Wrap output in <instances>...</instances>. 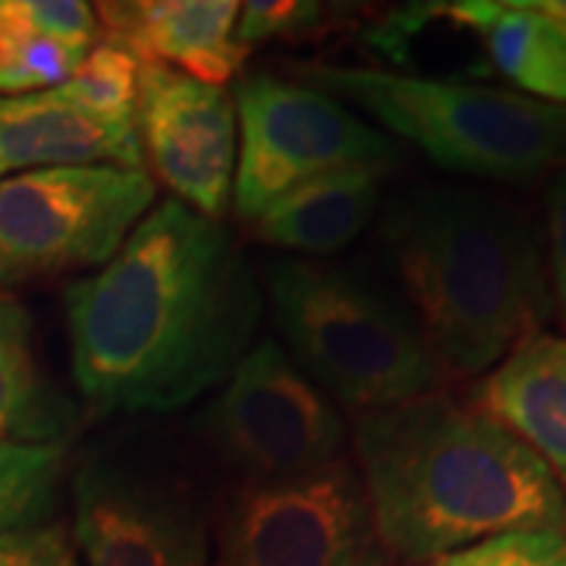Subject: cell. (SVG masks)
<instances>
[{
  "instance_id": "cell-1",
  "label": "cell",
  "mask_w": 566,
  "mask_h": 566,
  "mask_svg": "<svg viewBox=\"0 0 566 566\" xmlns=\"http://www.w3.org/2000/svg\"><path fill=\"white\" fill-rule=\"evenodd\" d=\"M73 381L98 412H174L223 385L262 290L221 221L164 199L102 271L63 290Z\"/></svg>"
},
{
  "instance_id": "cell-2",
  "label": "cell",
  "mask_w": 566,
  "mask_h": 566,
  "mask_svg": "<svg viewBox=\"0 0 566 566\" xmlns=\"http://www.w3.org/2000/svg\"><path fill=\"white\" fill-rule=\"evenodd\" d=\"M353 450L394 564L428 566L504 532L566 528V494L547 465L441 390L359 412Z\"/></svg>"
},
{
  "instance_id": "cell-3",
  "label": "cell",
  "mask_w": 566,
  "mask_h": 566,
  "mask_svg": "<svg viewBox=\"0 0 566 566\" xmlns=\"http://www.w3.org/2000/svg\"><path fill=\"white\" fill-rule=\"evenodd\" d=\"M381 243L450 375H488L554 308L542 237L504 199L457 186L412 189L387 208Z\"/></svg>"
},
{
  "instance_id": "cell-4",
  "label": "cell",
  "mask_w": 566,
  "mask_h": 566,
  "mask_svg": "<svg viewBox=\"0 0 566 566\" xmlns=\"http://www.w3.org/2000/svg\"><path fill=\"white\" fill-rule=\"evenodd\" d=\"M296 76L353 104L453 174L526 182L566 167V104L513 88L428 80L394 70L300 63Z\"/></svg>"
},
{
  "instance_id": "cell-5",
  "label": "cell",
  "mask_w": 566,
  "mask_h": 566,
  "mask_svg": "<svg viewBox=\"0 0 566 566\" xmlns=\"http://www.w3.org/2000/svg\"><path fill=\"white\" fill-rule=\"evenodd\" d=\"M268 296L293 363L340 403L371 412L444 385L416 315L359 271L283 255L268 264Z\"/></svg>"
},
{
  "instance_id": "cell-6",
  "label": "cell",
  "mask_w": 566,
  "mask_h": 566,
  "mask_svg": "<svg viewBox=\"0 0 566 566\" xmlns=\"http://www.w3.org/2000/svg\"><path fill=\"white\" fill-rule=\"evenodd\" d=\"M148 170L48 167L0 180V293L107 264L155 208Z\"/></svg>"
},
{
  "instance_id": "cell-7",
  "label": "cell",
  "mask_w": 566,
  "mask_h": 566,
  "mask_svg": "<svg viewBox=\"0 0 566 566\" xmlns=\"http://www.w3.org/2000/svg\"><path fill=\"white\" fill-rule=\"evenodd\" d=\"M237 174L233 196L240 221L255 223L296 186L346 170H390L397 145L349 107L303 82L255 73L237 82Z\"/></svg>"
},
{
  "instance_id": "cell-8",
  "label": "cell",
  "mask_w": 566,
  "mask_h": 566,
  "mask_svg": "<svg viewBox=\"0 0 566 566\" xmlns=\"http://www.w3.org/2000/svg\"><path fill=\"white\" fill-rule=\"evenodd\" d=\"M211 566H394L349 460L243 482L223 506Z\"/></svg>"
},
{
  "instance_id": "cell-9",
  "label": "cell",
  "mask_w": 566,
  "mask_h": 566,
  "mask_svg": "<svg viewBox=\"0 0 566 566\" xmlns=\"http://www.w3.org/2000/svg\"><path fill=\"white\" fill-rule=\"evenodd\" d=\"M205 441L243 482H277L344 460V416L274 340L249 346L202 416Z\"/></svg>"
},
{
  "instance_id": "cell-10",
  "label": "cell",
  "mask_w": 566,
  "mask_h": 566,
  "mask_svg": "<svg viewBox=\"0 0 566 566\" xmlns=\"http://www.w3.org/2000/svg\"><path fill=\"white\" fill-rule=\"evenodd\" d=\"M85 566H208V520L192 485L139 447H98L73 475Z\"/></svg>"
},
{
  "instance_id": "cell-11",
  "label": "cell",
  "mask_w": 566,
  "mask_h": 566,
  "mask_svg": "<svg viewBox=\"0 0 566 566\" xmlns=\"http://www.w3.org/2000/svg\"><path fill=\"white\" fill-rule=\"evenodd\" d=\"M133 123L142 161L170 189V199L221 221L233 196L240 142L233 95L174 66L145 63L139 66Z\"/></svg>"
},
{
  "instance_id": "cell-12",
  "label": "cell",
  "mask_w": 566,
  "mask_h": 566,
  "mask_svg": "<svg viewBox=\"0 0 566 566\" xmlns=\"http://www.w3.org/2000/svg\"><path fill=\"white\" fill-rule=\"evenodd\" d=\"M95 17L98 39L142 66L161 63L211 85L233 80L249 54L233 39L240 17L233 0H120L98 3Z\"/></svg>"
},
{
  "instance_id": "cell-13",
  "label": "cell",
  "mask_w": 566,
  "mask_h": 566,
  "mask_svg": "<svg viewBox=\"0 0 566 566\" xmlns=\"http://www.w3.org/2000/svg\"><path fill=\"white\" fill-rule=\"evenodd\" d=\"M92 164L145 170L136 126L102 120L54 88L0 98V177Z\"/></svg>"
},
{
  "instance_id": "cell-14",
  "label": "cell",
  "mask_w": 566,
  "mask_h": 566,
  "mask_svg": "<svg viewBox=\"0 0 566 566\" xmlns=\"http://www.w3.org/2000/svg\"><path fill=\"white\" fill-rule=\"evenodd\" d=\"M472 406L516 434L566 494V337L532 334L475 385Z\"/></svg>"
},
{
  "instance_id": "cell-15",
  "label": "cell",
  "mask_w": 566,
  "mask_h": 566,
  "mask_svg": "<svg viewBox=\"0 0 566 566\" xmlns=\"http://www.w3.org/2000/svg\"><path fill=\"white\" fill-rule=\"evenodd\" d=\"M438 20L482 44L491 66L535 102L566 104V22L538 0L431 3Z\"/></svg>"
},
{
  "instance_id": "cell-16",
  "label": "cell",
  "mask_w": 566,
  "mask_h": 566,
  "mask_svg": "<svg viewBox=\"0 0 566 566\" xmlns=\"http://www.w3.org/2000/svg\"><path fill=\"white\" fill-rule=\"evenodd\" d=\"M378 167H346L296 186L252 223L268 245L300 255H331L359 240L381 202Z\"/></svg>"
},
{
  "instance_id": "cell-17",
  "label": "cell",
  "mask_w": 566,
  "mask_h": 566,
  "mask_svg": "<svg viewBox=\"0 0 566 566\" xmlns=\"http://www.w3.org/2000/svg\"><path fill=\"white\" fill-rule=\"evenodd\" d=\"M76 419V406L41 371L29 308L0 293V438L66 444Z\"/></svg>"
},
{
  "instance_id": "cell-18",
  "label": "cell",
  "mask_w": 566,
  "mask_h": 566,
  "mask_svg": "<svg viewBox=\"0 0 566 566\" xmlns=\"http://www.w3.org/2000/svg\"><path fill=\"white\" fill-rule=\"evenodd\" d=\"M66 444H25L0 438V535L48 523L57 504Z\"/></svg>"
},
{
  "instance_id": "cell-19",
  "label": "cell",
  "mask_w": 566,
  "mask_h": 566,
  "mask_svg": "<svg viewBox=\"0 0 566 566\" xmlns=\"http://www.w3.org/2000/svg\"><path fill=\"white\" fill-rule=\"evenodd\" d=\"M85 51L41 35L22 17L20 0H0V95L17 98L57 88L76 73Z\"/></svg>"
},
{
  "instance_id": "cell-20",
  "label": "cell",
  "mask_w": 566,
  "mask_h": 566,
  "mask_svg": "<svg viewBox=\"0 0 566 566\" xmlns=\"http://www.w3.org/2000/svg\"><path fill=\"white\" fill-rule=\"evenodd\" d=\"M139 66L142 63L129 57L123 48L102 41L82 57L76 73L63 85H57L54 92L102 120L117 123V126H136L133 117H136Z\"/></svg>"
},
{
  "instance_id": "cell-21",
  "label": "cell",
  "mask_w": 566,
  "mask_h": 566,
  "mask_svg": "<svg viewBox=\"0 0 566 566\" xmlns=\"http://www.w3.org/2000/svg\"><path fill=\"white\" fill-rule=\"evenodd\" d=\"M428 566H566V528L504 532Z\"/></svg>"
},
{
  "instance_id": "cell-22",
  "label": "cell",
  "mask_w": 566,
  "mask_h": 566,
  "mask_svg": "<svg viewBox=\"0 0 566 566\" xmlns=\"http://www.w3.org/2000/svg\"><path fill=\"white\" fill-rule=\"evenodd\" d=\"M327 20V7L303 0H249L240 3V17L233 39L240 48L252 51L271 39H305Z\"/></svg>"
},
{
  "instance_id": "cell-23",
  "label": "cell",
  "mask_w": 566,
  "mask_h": 566,
  "mask_svg": "<svg viewBox=\"0 0 566 566\" xmlns=\"http://www.w3.org/2000/svg\"><path fill=\"white\" fill-rule=\"evenodd\" d=\"M20 10L41 35L61 41L66 48L85 51V54L95 48V41L102 35L92 3H80V0H20Z\"/></svg>"
},
{
  "instance_id": "cell-24",
  "label": "cell",
  "mask_w": 566,
  "mask_h": 566,
  "mask_svg": "<svg viewBox=\"0 0 566 566\" xmlns=\"http://www.w3.org/2000/svg\"><path fill=\"white\" fill-rule=\"evenodd\" d=\"M0 566H80V557L63 523H44L0 535Z\"/></svg>"
},
{
  "instance_id": "cell-25",
  "label": "cell",
  "mask_w": 566,
  "mask_h": 566,
  "mask_svg": "<svg viewBox=\"0 0 566 566\" xmlns=\"http://www.w3.org/2000/svg\"><path fill=\"white\" fill-rule=\"evenodd\" d=\"M545 223H547V286L551 305L566 327V167L557 170L545 189Z\"/></svg>"
}]
</instances>
